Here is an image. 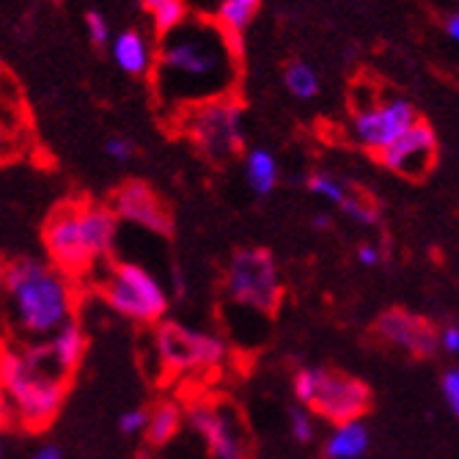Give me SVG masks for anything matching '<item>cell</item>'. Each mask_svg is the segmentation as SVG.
<instances>
[{
  "mask_svg": "<svg viewBox=\"0 0 459 459\" xmlns=\"http://www.w3.org/2000/svg\"><path fill=\"white\" fill-rule=\"evenodd\" d=\"M239 53L231 36L212 20L187 17L162 33L154 69V89L165 108H195L201 102L231 97Z\"/></svg>",
  "mask_w": 459,
  "mask_h": 459,
  "instance_id": "cell-1",
  "label": "cell"
},
{
  "mask_svg": "<svg viewBox=\"0 0 459 459\" xmlns=\"http://www.w3.org/2000/svg\"><path fill=\"white\" fill-rule=\"evenodd\" d=\"M4 295L9 298V316L22 336L48 339L64 322L74 319L72 278L36 259L6 262Z\"/></svg>",
  "mask_w": 459,
  "mask_h": 459,
  "instance_id": "cell-2",
  "label": "cell"
},
{
  "mask_svg": "<svg viewBox=\"0 0 459 459\" xmlns=\"http://www.w3.org/2000/svg\"><path fill=\"white\" fill-rule=\"evenodd\" d=\"M0 388L17 410V424L28 432H45L64 410L69 380L50 363L45 344H14L0 355Z\"/></svg>",
  "mask_w": 459,
  "mask_h": 459,
  "instance_id": "cell-3",
  "label": "cell"
},
{
  "mask_svg": "<svg viewBox=\"0 0 459 459\" xmlns=\"http://www.w3.org/2000/svg\"><path fill=\"white\" fill-rule=\"evenodd\" d=\"M105 303L138 325H157L169 311V295L162 283L135 262H110L100 278Z\"/></svg>",
  "mask_w": 459,
  "mask_h": 459,
  "instance_id": "cell-4",
  "label": "cell"
},
{
  "mask_svg": "<svg viewBox=\"0 0 459 459\" xmlns=\"http://www.w3.org/2000/svg\"><path fill=\"white\" fill-rule=\"evenodd\" d=\"M182 130L204 157L223 165L242 152V105L234 97H221L187 108L182 116Z\"/></svg>",
  "mask_w": 459,
  "mask_h": 459,
  "instance_id": "cell-5",
  "label": "cell"
},
{
  "mask_svg": "<svg viewBox=\"0 0 459 459\" xmlns=\"http://www.w3.org/2000/svg\"><path fill=\"white\" fill-rule=\"evenodd\" d=\"M226 291L239 306L275 314L283 300V283L275 256L267 247H242L226 267Z\"/></svg>",
  "mask_w": 459,
  "mask_h": 459,
  "instance_id": "cell-6",
  "label": "cell"
},
{
  "mask_svg": "<svg viewBox=\"0 0 459 459\" xmlns=\"http://www.w3.org/2000/svg\"><path fill=\"white\" fill-rule=\"evenodd\" d=\"M154 347L160 363L171 374H190V371H212L221 368L229 347L215 333L193 330L182 322H157L154 330Z\"/></svg>",
  "mask_w": 459,
  "mask_h": 459,
  "instance_id": "cell-7",
  "label": "cell"
},
{
  "mask_svg": "<svg viewBox=\"0 0 459 459\" xmlns=\"http://www.w3.org/2000/svg\"><path fill=\"white\" fill-rule=\"evenodd\" d=\"M80 201H66L58 204L56 210L48 215L45 229H41V239H45L50 267L64 273L66 278H80L94 270V256L86 247L80 231Z\"/></svg>",
  "mask_w": 459,
  "mask_h": 459,
  "instance_id": "cell-8",
  "label": "cell"
},
{
  "mask_svg": "<svg viewBox=\"0 0 459 459\" xmlns=\"http://www.w3.org/2000/svg\"><path fill=\"white\" fill-rule=\"evenodd\" d=\"M371 407V391L363 380L339 368H319L316 394L308 410L322 415L333 427L360 421Z\"/></svg>",
  "mask_w": 459,
  "mask_h": 459,
  "instance_id": "cell-9",
  "label": "cell"
},
{
  "mask_svg": "<svg viewBox=\"0 0 459 459\" xmlns=\"http://www.w3.org/2000/svg\"><path fill=\"white\" fill-rule=\"evenodd\" d=\"M419 121V113L407 100H385V102H371L358 110L352 118V138L368 149V152H383L388 143H394L407 127Z\"/></svg>",
  "mask_w": 459,
  "mask_h": 459,
  "instance_id": "cell-10",
  "label": "cell"
},
{
  "mask_svg": "<svg viewBox=\"0 0 459 459\" xmlns=\"http://www.w3.org/2000/svg\"><path fill=\"white\" fill-rule=\"evenodd\" d=\"M187 427L206 440V448L215 459H245V432L234 412L223 404L195 402L185 410Z\"/></svg>",
  "mask_w": 459,
  "mask_h": 459,
  "instance_id": "cell-11",
  "label": "cell"
},
{
  "mask_svg": "<svg viewBox=\"0 0 459 459\" xmlns=\"http://www.w3.org/2000/svg\"><path fill=\"white\" fill-rule=\"evenodd\" d=\"M383 169L407 177V179H424L437 160V135L424 118H419L407 127L394 143H388L383 152L374 154Z\"/></svg>",
  "mask_w": 459,
  "mask_h": 459,
  "instance_id": "cell-12",
  "label": "cell"
},
{
  "mask_svg": "<svg viewBox=\"0 0 459 459\" xmlns=\"http://www.w3.org/2000/svg\"><path fill=\"white\" fill-rule=\"evenodd\" d=\"M110 212L118 221H127L133 226H141L157 237H174V218L171 210L162 204L157 190H152L146 182H124L113 198H110Z\"/></svg>",
  "mask_w": 459,
  "mask_h": 459,
  "instance_id": "cell-13",
  "label": "cell"
},
{
  "mask_svg": "<svg viewBox=\"0 0 459 459\" xmlns=\"http://www.w3.org/2000/svg\"><path fill=\"white\" fill-rule=\"evenodd\" d=\"M377 336L388 342L391 347H399L410 352L412 358L429 360L440 352L437 347V327L427 316H419L404 308H388L377 316Z\"/></svg>",
  "mask_w": 459,
  "mask_h": 459,
  "instance_id": "cell-14",
  "label": "cell"
},
{
  "mask_svg": "<svg viewBox=\"0 0 459 459\" xmlns=\"http://www.w3.org/2000/svg\"><path fill=\"white\" fill-rule=\"evenodd\" d=\"M77 215L82 239H86V247L91 250L94 262H105L113 254V245L118 237V218L110 212V206L91 201H80Z\"/></svg>",
  "mask_w": 459,
  "mask_h": 459,
  "instance_id": "cell-15",
  "label": "cell"
},
{
  "mask_svg": "<svg viewBox=\"0 0 459 459\" xmlns=\"http://www.w3.org/2000/svg\"><path fill=\"white\" fill-rule=\"evenodd\" d=\"M41 344H45V352H48L50 363L56 366V371L69 380L72 374L80 368L82 358H86L89 336L77 319H69L56 333H50L48 339H41Z\"/></svg>",
  "mask_w": 459,
  "mask_h": 459,
  "instance_id": "cell-16",
  "label": "cell"
},
{
  "mask_svg": "<svg viewBox=\"0 0 459 459\" xmlns=\"http://www.w3.org/2000/svg\"><path fill=\"white\" fill-rule=\"evenodd\" d=\"M110 58H113V64L124 74H133V77H143L154 66L152 45H149L146 36L141 30H124V33H118L113 39V45H110Z\"/></svg>",
  "mask_w": 459,
  "mask_h": 459,
  "instance_id": "cell-17",
  "label": "cell"
},
{
  "mask_svg": "<svg viewBox=\"0 0 459 459\" xmlns=\"http://www.w3.org/2000/svg\"><path fill=\"white\" fill-rule=\"evenodd\" d=\"M182 424H185V410H182L179 402H174V399L157 402L152 410H146V427H143L146 443L152 448L169 446L179 435Z\"/></svg>",
  "mask_w": 459,
  "mask_h": 459,
  "instance_id": "cell-18",
  "label": "cell"
},
{
  "mask_svg": "<svg viewBox=\"0 0 459 459\" xmlns=\"http://www.w3.org/2000/svg\"><path fill=\"white\" fill-rule=\"evenodd\" d=\"M368 427L363 421H350L330 432L325 443L327 459H360L368 451Z\"/></svg>",
  "mask_w": 459,
  "mask_h": 459,
  "instance_id": "cell-19",
  "label": "cell"
},
{
  "mask_svg": "<svg viewBox=\"0 0 459 459\" xmlns=\"http://www.w3.org/2000/svg\"><path fill=\"white\" fill-rule=\"evenodd\" d=\"M278 160L267 149H250L245 154V182L256 195H270L278 185Z\"/></svg>",
  "mask_w": 459,
  "mask_h": 459,
  "instance_id": "cell-20",
  "label": "cell"
},
{
  "mask_svg": "<svg viewBox=\"0 0 459 459\" xmlns=\"http://www.w3.org/2000/svg\"><path fill=\"white\" fill-rule=\"evenodd\" d=\"M259 6H262V0H221L218 9L212 12V22L223 33L242 39V33L254 22Z\"/></svg>",
  "mask_w": 459,
  "mask_h": 459,
  "instance_id": "cell-21",
  "label": "cell"
},
{
  "mask_svg": "<svg viewBox=\"0 0 459 459\" xmlns=\"http://www.w3.org/2000/svg\"><path fill=\"white\" fill-rule=\"evenodd\" d=\"M283 82H286L289 94L298 100H314L319 94V74L311 64H303V61H295L286 66Z\"/></svg>",
  "mask_w": 459,
  "mask_h": 459,
  "instance_id": "cell-22",
  "label": "cell"
},
{
  "mask_svg": "<svg viewBox=\"0 0 459 459\" xmlns=\"http://www.w3.org/2000/svg\"><path fill=\"white\" fill-rule=\"evenodd\" d=\"M143 6L152 14L160 33H169L179 22L187 20V4H185V0H143Z\"/></svg>",
  "mask_w": 459,
  "mask_h": 459,
  "instance_id": "cell-23",
  "label": "cell"
},
{
  "mask_svg": "<svg viewBox=\"0 0 459 459\" xmlns=\"http://www.w3.org/2000/svg\"><path fill=\"white\" fill-rule=\"evenodd\" d=\"M339 210L344 218L355 221L358 226H377L380 223V206L358 190H347L344 201L339 204Z\"/></svg>",
  "mask_w": 459,
  "mask_h": 459,
  "instance_id": "cell-24",
  "label": "cell"
},
{
  "mask_svg": "<svg viewBox=\"0 0 459 459\" xmlns=\"http://www.w3.org/2000/svg\"><path fill=\"white\" fill-rule=\"evenodd\" d=\"M306 185H308V190H311L314 195H322L325 201H333L336 206L344 201V195H347V190H350L344 179L333 177V174H325V171L311 174V177L306 179Z\"/></svg>",
  "mask_w": 459,
  "mask_h": 459,
  "instance_id": "cell-25",
  "label": "cell"
},
{
  "mask_svg": "<svg viewBox=\"0 0 459 459\" xmlns=\"http://www.w3.org/2000/svg\"><path fill=\"white\" fill-rule=\"evenodd\" d=\"M289 432L298 443H311L316 435V424H314V415L306 407H295L289 410Z\"/></svg>",
  "mask_w": 459,
  "mask_h": 459,
  "instance_id": "cell-26",
  "label": "cell"
},
{
  "mask_svg": "<svg viewBox=\"0 0 459 459\" xmlns=\"http://www.w3.org/2000/svg\"><path fill=\"white\" fill-rule=\"evenodd\" d=\"M316 380H319V368H300L291 380V391H295V399L300 407H311L314 394H316Z\"/></svg>",
  "mask_w": 459,
  "mask_h": 459,
  "instance_id": "cell-27",
  "label": "cell"
},
{
  "mask_svg": "<svg viewBox=\"0 0 459 459\" xmlns=\"http://www.w3.org/2000/svg\"><path fill=\"white\" fill-rule=\"evenodd\" d=\"M440 394L448 404L451 412H459V371L456 368H446L440 377Z\"/></svg>",
  "mask_w": 459,
  "mask_h": 459,
  "instance_id": "cell-28",
  "label": "cell"
},
{
  "mask_svg": "<svg viewBox=\"0 0 459 459\" xmlns=\"http://www.w3.org/2000/svg\"><path fill=\"white\" fill-rule=\"evenodd\" d=\"M86 30H89V39L94 41V45H100V48L110 41V25H108V20L100 12H89L86 14Z\"/></svg>",
  "mask_w": 459,
  "mask_h": 459,
  "instance_id": "cell-29",
  "label": "cell"
},
{
  "mask_svg": "<svg viewBox=\"0 0 459 459\" xmlns=\"http://www.w3.org/2000/svg\"><path fill=\"white\" fill-rule=\"evenodd\" d=\"M143 427H146V410H141V407H135V410H127V412H121L118 415V432L121 435H138V432H143Z\"/></svg>",
  "mask_w": 459,
  "mask_h": 459,
  "instance_id": "cell-30",
  "label": "cell"
},
{
  "mask_svg": "<svg viewBox=\"0 0 459 459\" xmlns=\"http://www.w3.org/2000/svg\"><path fill=\"white\" fill-rule=\"evenodd\" d=\"M105 154L110 157V160H116V162H130L133 160V154H135V146H133V141H127V138H118V135H113L108 143H105Z\"/></svg>",
  "mask_w": 459,
  "mask_h": 459,
  "instance_id": "cell-31",
  "label": "cell"
},
{
  "mask_svg": "<svg viewBox=\"0 0 459 459\" xmlns=\"http://www.w3.org/2000/svg\"><path fill=\"white\" fill-rule=\"evenodd\" d=\"M437 347L448 355L459 352V327L454 322H448L446 327H437Z\"/></svg>",
  "mask_w": 459,
  "mask_h": 459,
  "instance_id": "cell-32",
  "label": "cell"
},
{
  "mask_svg": "<svg viewBox=\"0 0 459 459\" xmlns=\"http://www.w3.org/2000/svg\"><path fill=\"white\" fill-rule=\"evenodd\" d=\"M14 427H20L14 402L9 399V394L4 388H0V429H14Z\"/></svg>",
  "mask_w": 459,
  "mask_h": 459,
  "instance_id": "cell-33",
  "label": "cell"
},
{
  "mask_svg": "<svg viewBox=\"0 0 459 459\" xmlns=\"http://www.w3.org/2000/svg\"><path fill=\"white\" fill-rule=\"evenodd\" d=\"M358 262L363 267H377L383 262V254L377 245H358Z\"/></svg>",
  "mask_w": 459,
  "mask_h": 459,
  "instance_id": "cell-34",
  "label": "cell"
},
{
  "mask_svg": "<svg viewBox=\"0 0 459 459\" xmlns=\"http://www.w3.org/2000/svg\"><path fill=\"white\" fill-rule=\"evenodd\" d=\"M33 459H64V448L58 443H41L33 451Z\"/></svg>",
  "mask_w": 459,
  "mask_h": 459,
  "instance_id": "cell-35",
  "label": "cell"
},
{
  "mask_svg": "<svg viewBox=\"0 0 459 459\" xmlns=\"http://www.w3.org/2000/svg\"><path fill=\"white\" fill-rule=\"evenodd\" d=\"M443 30H446V36H448L451 41H456V39H459V17H456V14H448V17L443 20Z\"/></svg>",
  "mask_w": 459,
  "mask_h": 459,
  "instance_id": "cell-36",
  "label": "cell"
},
{
  "mask_svg": "<svg viewBox=\"0 0 459 459\" xmlns=\"http://www.w3.org/2000/svg\"><path fill=\"white\" fill-rule=\"evenodd\" d=\"M171 278H174V291H177V295H179V298H185V291H187V286H185V275H182V270H177V267H174Z\"/></svg>",
  "mask_w": 459,
  "mask_h": 459,
  "instance_id": "cell-37",
  "label": "cell"
},
{
  "mask_svg": "<svg viewBox=\"0 0 459 459\" xmlns=\"http://www.w3.org/2000/svg\"><path fill=\"white\" fill-rule=\"evenodd\" d=\"M330 223H333V221H330V215H316V218L311 221V226H314V229H330Z\"/></svg>",
  "mask_w": 459,
  "mask_h": 459,
  "instance_id": "cell-38",
  "label": "cell"
},
{
  "mask_svg": "<svg viewBox=\"0 0 459 459\" xmlns=\"http://www.w3.org/2000/svg\"><path fill=\"white\" fill-rule=\"evenodd\" d=\"M6 146H9V135H6V127L0 124V154L6 152Z\"/></svg>",
  "mask_w": 459,
  "mask_h": 459,
  "instance_id": "cell-39",
  "label": "cell"
},
{
  "mask_svg": "<svg viewBox=\"0 0 459 459\" xmlns=\"http://www.w3.org/2000/svg\"><path fill=\"white\" fill-rule=\"evenodd\" d=\"M4 281H6V262L0 259V300H4Z\"/></svg>",
  "mask_w": 459,
  "mask_h": 459,
  "instance_id": "cell-40",
  "label": "cell"
},
{
  "mask_svg": "<svg viewBox=\"0 0 459 459\" xmlns=\"http://www.w3.org/2000/svg\"><path fill=\"white\" fill-rule=\"evenodd\" d=\"M0 355H4V344H0Z\"/></svg>",
  "mask_w": 459,
  "mask_h": 459,
  "instance_id": "cell-41",
  "label": "cell"
}]
</instances>
